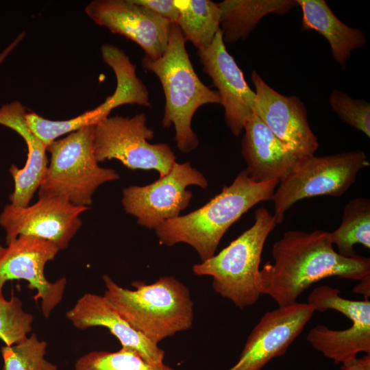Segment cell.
<instances>
[{"label": "cell", "instance_id": "cell-30", "mask_svg": "<svg viewBox=\"0 0 370 370\" xmlns=\"http://www.w3.org/2000/svg\"><path fill=\"white\" fill-rule=\"evenodd\" d=\"M341 370H370V354L360 357L354 358L343 364Z\"/></svg>", "mask_w": 370, "mask_h": 370}, {"label": "cell", "instance_id": "cell-10", "mask_svg": "<svg viewBox=\"0 0 370 370\" xmlns=\"http://www.w3.org/2000/svg\"><path fill=\"white\" fill-rule=\"evenodd\" d=\"M89 208L60 197L38 195L35 204L26 207L6 205L0 225L6 232L7 245L20 235H28L51 241L63 250L82 226L80 214Z\"/></svg>", "mask_w": 370, "mask_h": 370}, {"label": "cell", "instance_id": "cell-6", "mask_svg": "<svg viewBox=\"0 0 370 370\" xmlns=\"http://www.w3.org/2000/svg\"><path fill=\"white\" fill-rule=\"evenodd\" d=\"M94 127H84L48 145L51 158L38 195L60 197L75 206L90 207L101 185L119 179L115 170L100 166L96 160Z\"/></svg>", "mask_w": 370, "mask_h": 370}, {"label": "cell", "instance_id": "cell-7", "mask_svg": "<svg viewBox=\"0 0 370 370\" xmlns=\"http://www.w3.org/2000/svg\"><path fill=\"white\" fill-rule=\"evenodd\" d=\"M369 166L367 156L361 150L301 158L273 195L276 224H281L286 212L301 199L342 196L355 182L358 172Z\"/></svg>", "mask_w": 370, "mask_h": 370}, {"label": "cell", "instance_id": "cell-33", "mask_svg": "<svg viewBox=\"0 0 370 370\" xmlns=\"http://www.w3.org/2000/svg\"><path fill=\"white\" fill-rule=\"evenodd\" d=\"M4 247H3L0 243V254L2 252L3 249Z\"/></svg>", "mask_w": 370, "mask_h": 370}, {"label": "cell", "instance_id": "cell-25", "mask_svg": "<svg viewBox=\"0 0 370 370\" xmlns=\"http://www.w3.org/2000/svg\"><path fill=\"white\" fill-rule=\"evenodd\" d=\"M47 347L35 333L12 346L3 347V370H58L56 365L45 358Z\"/></svg>", "mask_w": 370, "mask_h": 370}, {"label": "cell", "instance_id": "cell-29", "mask_svg": "<svg viewBox=\"0 0 370 370\" xmlns=\"http://www.w3.org/2000/svg\"><path fill=\"white\" fill-rule=\"evenodd\" d=\"M138 5L145 7L171 23H176L179 10L174 0H132Z\"/></svg>", "mask_w": 370, "mask_h": 370}, {"label": "cell", "instance_id": "cell-24", "mask_svg": "<svg viewBox=\"0 0 370 370\" xmlns=\"http://www.w3.org/2000/svg\"><path fill=\"white\" fill-rule=\"evenodd\" d=\"M75 370H174L162 362L152 364L136 352L121 347L116 352L92 351L80 356Z\"/></svg>", "mask_w": 370, "mask_h": 370}, {"label": "cell", "instance_id": "cell-23", "mask_svg": "<svg viewBox=\"0 0 370 370\" xmlns=\"http://www.w3.org/2000/svg\"><path fill=\"white\" fill-rule=\"evenodd\" d=\"M332 243L337 252L345 257L356 255L354 246L361 244L370 248V200L358 197L350 200L345 206L340 226L330 232Z\"/></svg>", "mask_w": 370, "mask_h": 370}, {"label": "cell", "instance_id": "cell-8", "mask_svg": "<svg viewBox=\"0 0 370 370\" xmlns=\"http://www.w3.org/2000/svg\"><path fill=\"white\" fill-rule=\"evenodd\" d=\"M153 130L146 125V116L107 117L95 125L93 145L97 161L116 159L132 170H155L160 177L168 173L175 156L166 143L151 144Z\"/></svg>", "mask_w": 370, "mask_h": 370}, {"label": "cell", "instance_id": "cell-11", "mask_svg": "<svg viewBox=\"0 0 370 370\" xmlns=\"http://www.w3.org/2000/svg\"><path fill=\"white\" fill-rule=\"evenodd\" d=\"M59 251L47 240L18 236L0 254V291L8 280H26L28 288L36 291L34 299H41L42 312L45 318H49L62 301L66 284L64 278L51 282L45 276V264L53 260Z\"/></svg>", "mask_w": 370, "mask_h": 370}, {"label": "cell", "instance_id": "cell-19", "mask_svg": "<svg viewBox=\"0 0 370 370\" xmlns=\"http://www.w3.org/2000/svg\"><path fill=\"white\" fill-rule=\"evenodd\" d=\"M302 11L301 29L314 30L329 42L335 61L345 68L351 52L367 41L361 29L348 26L332 12L324 0H297Z\"/></svg>", "mask_w": 370, "mask_h": 370}, {"label": "cell", "instance_id": "cell-26", "mask_svg": "<svg viewBox=\"0 0 370 370\" xmlns=\"http://www.w3.org/2000/svg\"><path fill=\"white\" fill-rule=\"evenodd\" d=\"M338 288L328 286L316 287L310 293L308 304L319 312L332 309L343 314L352 322L370 321V301L368 299L354 301L339 295Z\"/></svg>", "mask_w": 370, "mask_h": 370}, {"label": "cell", "instance_id": "cell-21", "mask_svg": "<svg viewBox=\"0 0 370 370\" xmlns=\"http://www.w3.org/2000/svg\"><path fill=\"white\" fill-rule=\"evenodd\" d=\"M306 339L335 364H343L360 352L370 354V321H354L351 327L342 330L319 325L310 330Z\"/></svg>", "mask_w": 370, "mask_h": 370}, {"label": "cell", "instance_id": "cell-31", "mask_svg": "<svg viewBox=\"0 0 370 370\" xmlns=\"http://www.w3.org/2000/svg\"><path fill=\"white\" fill-rule=\"evenodd\" d=\"M353 291L364 295L365 299H368L370 296V277L367 278L354 286Z\"/></svg>", "mask_w": 370, "mask_h": 370}, {"label": "cell", "instance_id": "cell-4", "mask_svg": "<svg viewBox=\"0 0 370 370\" xmlns=\"http://www.w3.org/2000/svg\"><path fill=\"white\" fill-rule=\"evenodd\" d=\"M181 30L176 23L170 26L167 48L157 60L145 56L143 66L160 79L165 96L162 124L174 126L175 140L184 153L194 150L199 145L191 126L197 110L208 103L221 104L217 91L210 89L199 78L187 53Z\"/></svg>", "mask_w": 370, "mask_h": 370}, {"label": "cell", "instance_id": "cell-13", "mask_svg": "<svg viewBox=\"0 0 370 370\" xmlns=\"http://www.w3.org/2000/svg\"><path fill=\"white\" fill-rule=\"evenodd\" d=\"M251 77L256 93L253 112L293 152L300 157L313 156L319 145L302 101L279 93L255 71Z\"/></svg>", "mask_w": 370, "mask_h": 370}, {"label": "cell", "instance_id": "cell-3", "mask_svg": "<svg viewBox=\"0 0 370 370\" xmlns=\"http://www.w3.org/2000/svg\"><path fill=\"white\" fill-rule=\"evenodd\" d=\"M104 296L136 331L158 345L165 338L192 328L194 302L188 288L173 276H163L147 284L121 287L108 275H103Z\"/></svg>", "mask_w": 370, "mask_h": 370}, {"label": "cell", "instance_id": "cell-17", "mask_svg": "<svg viewBox=\"0 0 370 370\" xmlns=\"http://www.w3.org/2000/svg\"><path fill=\"white\" fill-rule=\"evenodd\" d=\"M66 317L79 330L98 326L108 328L121 347L136 352L149 363L164 362V351L132 328L104 295H83L66 312Z\"/></svg>", "mask_w": 370, "mask_h": 370}, {"label": "cell", "instance_id": "cell-5", "mask_svg": "<svg viewBox=\"0 0 370 370\" xmlns=\"http://www.w3.org/2000/svg\"><path fill=\"white\" fill-rule=\"evenodd\" d=\"M255 221L226 247L211 258L195 264L196 275L212 278L214 292L243 310L258 300L261 256L267 238L276 225L273 215L257 209Z\"/></svg>", "mask_w": 370, "mask_h": 370}, {"label": "cell", "instance_id": "cell-16", "mask_svg": "<svg viewBox=\"0 0 370 370\" xmlns=\"http://www.w3.org/2000/svg\"><path fill=\"white\" fill-rule=\"evenodd\" d=\"M243 130L241 154L245 170L256 182H280L303 158L290 150L254 112L245 121Z\"/></svg>", "mask_w": 370, "mask_h": 370}, {"label": "cell", "instance_id": "cell-9", "mask_svg": "<svg viewBox=\"0 0 370 370\" xmlns=\"http://www.w3.org/2000/svg\"><path fill=\"white\" fill-rule=\"evenodd\" d=\"M206 188L204 175L188 162H175L170 171L146 186L132 185L123 189L122 204L126 213L137 218V223L156 230L162 223L180 216L189 205L193 193L186 188Z\"/></svg>", "mask_w": 370, "mask_h": 370}, {"label": "cell", "instance_id": "cell-15", "mask_svg": "<svg viewBox=\"0 0 370 370\" xmlns=\"http://www.w3.org/2000/svg\"><path fill=\"white\" fill-rule=\"evenodd\" d=\"M203 71L218 89L224 108L225 121L232 134L238 136L245 121L253 113L256 97L234 58L226 49L220 29L212 42L197 50Z\"/></svg>", "mask_w": 370, "mask_h": 370}, {"label": "cell", "instance_id": "cell-22", "mask_svg": "<svg viewBox=\"0 0 370 370\" xmlns=\"http://www.w3.org/2000/svg\"><path fill=\"white\" fill-rule=\"evenodd\" d=\"M179 10L176 22L185 41L204 49L213 41L220 29L219 3L210 0H174Z\"/></svg>", "mask_w": 370, "mask_h": 370}, {"label": "cell", "instance_id": "cell-2", "mask_svg": "<svg viewBox=\"0 0 370 370\" xmlns=\"http://www.w3.org/2000/svg\"><path fill=\"white\" fill-rule=\"evenodd\" d=\"M278 184L276 180L256 182L242 170L205 205L158 227L159 243L169 247L187 244L204 261L215 254L223 235L244 213L261 201L271 200Z\"/></svg>", "mask_w": 370, "mask_h": 370}, {"label": "cell", "instance_id": "cell-32", "mask_svg": "<svg viewBox=\"0 0 370 370\" xmlns=\"http://www.w3.org/2000/svg\"><path fill=\"white\" fill-rule=\"evenodd\" d=\"M25 33L22 32L16 38L0 53V66L10 52L18 45L25 37Z\"/></svg>", "mask_w": 370, "mask_h": 370}, {"label": "cell", "instance_id": "cell-20", "mask_svg": "<svg viewBox=\"0 0 370 370\" xmlns=\"http://www.w3.org/2000/svg\"><path fill=\"white\" fill-rule=\"evenodd\" d=\"M220 29L224 42L245 40L266 15L284 14L297 0H225L219 3Z\"/></svg>", "mask_w": 370, "mask_h": 370}, {"label": "cell", "instance_id": "cell-14", "mask_svg": "<svg viewBox=\"0 0 370 370\" xmlns=\"http://www.w3.org/2000/svg\"><path fill=\"white\" fill-rule=\"evenodd\" d=\"M314 312L308 303L267 312L249 335L239 359L228 370H262L286 353Z\"/></svg>", "mask_w": 370, "mask_h": 370}, {"label": "cell", "instance_id": "cell-28", "mask_svg": "<svg viewBox=\"0 0 370 370\" xmlns=\"http://www.w3.org/2000/svg\"><path fill=\"white\" fill-rule=\"evenodd\" d=\"M330 105L338 117L347 125L370 137V104L352 98L347 93L333 90L329 97Z\"/></svg>", "mask_w": 370, "mask_h": 370}, {"label": "cell", "instance_id": "cell-1", "mask_svg": "<svg viewBox=\"0 0 370 370\" xmlns=\"http://www.w3.org/2000/svg\"><path fill=\"white\" fill-rule=\"evenodd\" d=\"M271 254L273 263L267 262L260 270V290L279 308L297 303L305 290L323 279L336 276L360 282L370 277L369 258L340 255L330 232L322 230L286 232L273 245Z\"/></svg>", "mask_w": 370, "mask_h": 370}, {"label": "cell", "instance_id": "cell-27", "mask_svg": "<svg viewBox=\"0 0 370 370\" xmlns=\"http://www.w3.org/2000/svg\"><path fill=\"white\" fill-rule=\"evenodd\" d=\"M34 317L25 312L18 297L4 298L0 291V339L12 346L25 338L32 330Z\"/></svg>", "mask_w": 370, "mask_h": 370}, {"label": "cell", "instance_id": "cell-18", "mask_svg": "<svg viewBox=\"0 0 370 370\" xmlns=\"http://www.w3.org/2000/svg\"><path fill=\"white\" fill-rule=\"evenodd\" d=\"M27 113L26 108L16 101L0 108V125L18 133L27 148V158L23 169L12 164L9 169L14 182L9 199L11 204L17 207L29 206L43 180L49 164L47 147L28 127L25 120Z\"/></svg>", "mask_w": 370, "mask_h": 370}, {"label": "cell", "instance_id": "cell-12", "mask_svg": "<svg viewBox=\"0 0 370 370\" xmlns=\"http://www.w3.org/2000/svg\"><path fill=\"white\" fill-rule=\"evenodd\" d=\"M85 12L97 25L137 43L152 60L167 48L171 22L132 0H95Z\"/></svg>", "mask_w": 370, "mask_h": 370}]
</instances>
